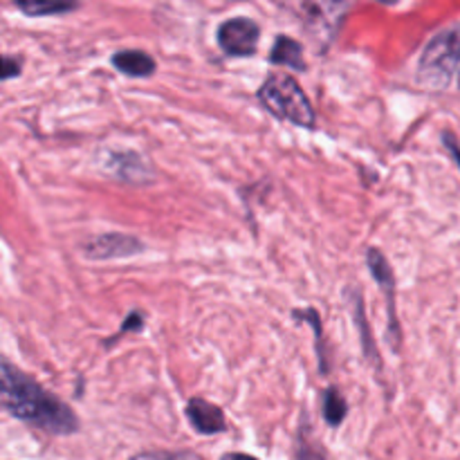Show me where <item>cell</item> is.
<instances>
[{"instance_id": "cell-12", "label": "cell", "mask_w": 460, "mask_h": 460, "mask_svg": "<svg viewBox=\"0 0 460 460\" xmlns=\"http://www.w3.org/2000/svg\"><path fill=\"white\" fill-rule=\"evenodd\" d=\"M79 4L75 3H40V0H34V3H16L18 12H22L25 16H57V13H67L75 12Z\"/></svg>"}, {"instance_id": "cell-13", "label": "cell", "mask_w": 460, "mask_h": 460, "mask_svg": "<svg viewBox=\"0 0 460 460\" xmlns=\"http://www.w3.org/2000/svg\"><path fill=\"white\" fill-rule=\"evenodd\" d=\"M22 72V61L18 57H7L0 52V81L16 79Z\"/></svg>"}, {"instance_id": "cell-10", "label": "cell", "mask_w": 460, "mask_h": 460, "mask_svg": "<svg viewBox=\"0 0 460 460\" xmlns=\"http://www.w3.org/2000/svg\"><path fill=\"white\" fill-rule=\"evenodd\" d=\"M270 63L274 66H286L292 67V70H305V61H304V48H301L299 40L290 39V36H277L274 40V48L270 52Z\"/></svg>"}, {"instance_id": "cell-3", "label": "cell", "mask_w": 460, "mask_h": 460, "mask_svg": "<svg viewBox=\"0 0 460 460\" xmlns=\"http://www.w3.org/2000/svg\"><path fill=\"white\" fill-rule=\"evenodd\" d=\"M460 66V22L447 27L427 43L418 63V81L431 90H445Z\"/></svg>"}, {"instance_id": "cell-4", "label": "cell", "mask_w": 460, "mask_h": 460, "mask_svg": "<svg viewBox=\"0 0 460 460\" xmlns=\"http://www.w3.org/2000/svg\"><path fill=\"white\" fill-rule=\"evenodd\" d=\"M259 40L261 27L252 18H229L218 27V45L227 57H252Z\"/></svg>"}, {"instance_id": "cell-9", "label": "cell", "mask_w": 460, "mask_h": 460, "mask_svg": "<svg viewBox=\"0 0 460 460\" xmlns=\"http://www.w3.org/2000/svg\"><path fill=\"white\" fill-rule=\"evenodd\" d=\"M112 66L126 76H135V79H142V76H151L155 72L157 63L155 58L148 57L142 49H121V52L112 54Z\"/></svg>"}, {"instance_id": "cell-14", "label": "cell", "mask_w": 460, "mask_h": 460, "mask_svg": "<svg viewBox=\"0 0 460 460\" xmlns=\"http://www.w3.org/2000/svg\"><path fill=\"white\" fill-rule=\"evenodd\" d=\"M130 460H202L200 456L191 452H146V454H137Z\"/></svg>"}, {"instance_id": "cell-1", "label": "cell", "mask_w": 460, "mask_h": 460, "mask_svg": "<svg viewBox=\"0 0 460 460\" xmlns=\"http://www.w3.org/2000/svg\"><path fill=\"white\" fill-rule=\"evenodd\" d=\"M0 409L45 434L70 436L79 429V418L66 402L45 391L34 377L0 355Z\"/></svg>"}, {"instance_id": "cell-6", "label": "cell", "mask_w": 460, "mask_h": 460, "mask_svg": "<svg viewBox=\"0 0 460 460\" xmlns=\"http://www.w3.org/2000/svg\"><path fill=\"white\" fill-rule=\"evenodd\" d=\"M103 173L130 184H148L153 182V169L133 151L106 153L103 157Z\"/></svg>"}, {"instance_id": "cell-2", "label": "cell", "mask_w": 460, "mask_h": 460, "mask_svg": "<svg viewBox=\"0 0 460 460\" xmlns=\"http://www.w3.org/2000/svg\"><path fill=\"white\" fill-rule=\"evenodd\" d=\"M259 102L263 103L265 111L272 112L279 119L292 121L295 126H304V128H314L317 124V115L310 103L308 94L299 85L295 76L286 75V72H277L270 75L268 79L261 84L259 88Z\"/></svg>"}, {"instance_id": "cell-5", "label": "cell", "mask_w": 460, "mask_h": 460, "mask_svg": "<svg viewBox=\"0 0 460 460\" xmlns=\"http://www.w3.org/2000/svg\"><path fill=\"white\" fill-rule=\"evenodd\" d=\"M144 243L139 238L130 236V234H99V236L90 238L84 243V254L90 261H117V259H130V256L142 254Z\"/></svg>"}, {"instance_id": "cell-8", "label": "cell", "mask_w": 460, "mask_h": 460, "mask_svg": "<svg viewBox=\"0 0 460 460\" xmlns=\"http://www.w3.org/2000/svg\"><path fill=\"white\" fill-rule=\"evenodd\" d=\"M187 420L198 434L211 436V434H223V431H227V418H225L223 409L207 402V400L202 398L189 400Z\"/></svg>"}, {"instance_id": "cell-11", "label": "cell", "mask_w": 460, "mask_h": 460, "mask_svg": "<svg viewBox=\"0 0 460 460\" xmlns=\"http://www.w3.org/2000/svg\"><path fill=\"white\" fill-rule=\"evenodd\" d=\"M322 411H323V420H326L331 427H340L341 422H344L346 413H349V402H346L344 395H341L335 386L326 389V394H323Z\"/></svg>"}, {"instance_id": "cell-17", "label": "cell", "mask_w": 460, "mask_h": 460, "mask_svg": "<svg viewBox=\"0 0 460 460\" xmlns=\"http://www.w3.org/2000/svg\"><path fill=\"white\" fill-rule=\"evenodd\" d=\"M458 84H460V72H458Z\"/></svg>"}, {"instance_id": "cell-7", "label": "cell", "mask_w": 460, "mask_h": 460, "mask_svg": "<svg viewBox=\"0 0 460 460\" xmlns=\"http://www.w3.org/2000/svg\"><path fill=\"white\" fill-rule=\"evenodd\" d=\"M368 270H371L373 279L382 286V290L386 292V299H389V328H391V344L398 346L400 341V328H398V317H395V279L394 270H391L389 261L382 254L380 250H368L367 256Z\"/></svg>"}, {"instance_id": "cell-16", "label": "cell", "mask_w": 460, "mask_h": 460, "mask_svg": "<svg viewBox=\"0 0 460 460\" xmlns=\"http://www.w3.org/2000/svg\"><path fill=\"white\" fill-rule=\"evenodd\" d=\"M220 460H259V458H254V456H250V454H225L223 458Z\"/></svg>"}, {"instance_id": "cell-15", "label": "cell", "mask_w": 460, "mask_h": 460, "mask_svg": "<svg viewBox=\"0 0 460 460\" xmlns=\"http://www.w3.org/2000/svg\"><path fill=\"white\" fill-rule=\"evenodd\" d=\"M443 142H445V146H447V151L452 153V157H454V160H456V164H458V169H460V146H458L456 139H454V135L452 133H445L443 135Z\"/></svg>"}]
</instances>
